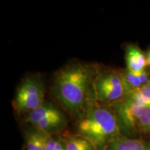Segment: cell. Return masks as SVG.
<instances>
[{
  "label": "cell",
  "instance_id": "cell-3",
  "mask_svg": "<svg viewBox=\"0 0 150 150\" xmlns=\"http://www.w3.org/2000/svg\"><path fill=\"white\" fill-rule=\"evenodd\" d=\"M93 91L95 102L107 106L120 102L130 92L122 72L113 70H105L97 74Z\"/></svg>",
  "mask_w": 150,
  "mask_h": 150
},
{
  "label": "cell",
  "instance_id": "cell-1",
  "mask_svg": "<svg viewBox=\"0 0 150 150\" xmlns=\"http://www.w3.org/2000/svg\"><path fill=\"white\" fill-rule=\"evenodd\" d=\"M97 74L91 65L79 61L65 65L54 74L52 93L72 117L79 119L95 101L93 85Z\"/></svg>",
  "mask_w": 150,
  "mask_h": 150
},
{
  "label": "cell",
  "instance_id": "cell-12",
  "mask_svg": "<svg viewBox=\"0 0 150 150\" xmlns=\"http://www.w3.org/2000/svg\"><path fill=\"white\" fill-rule=\"evenodd\" d=\"M125 98L140 106L150 104V80L140 88L131 91Z\"/></svg>",
  "mask_w": 150,
  "mask_h": 150
},
{
  "label": "cell",
  "instance_id": "cell-5",
  "mask_svg": "<svg viewBox=\"0 0 150 150\" xmlns=\"http://www.w3.org/2000/svg\"><path fill=\"white\" fill-rule=\"evenodd\" d=\"M110 106L117 117L122 136H131L138 132V120L144 108L143 106L125 98Z\"/></svg>",
  "mask_w": 150,
  "mask_h": 150
},
{
  "label": "cell",
  "instance_id": "cell-6",
  "mask_svg": "<svg viewBox=\"0 0 150 150\" xmlns=\"http://www.w3.org/2000/svg\"><path fill=\"white\" fill-rule=\"evenodd\" d=\"M126 70L132 72H140L146 70L147 66L146 54L136 45L127 47L125 54Z\"/></svg>",
  "mask_w": 150,
  "mask_h": 150
},
{
  "label": "cell",
  "instance_id": "cell-15",
  "mask_svg": "<svg viewBox=\"0 0 150 150\" xmlns=\"http://www.w3.org/2000/svg\"><path fill=\"white\" fill-rule=\"evenodd\" d=\"M146 54V58H147V65L150 67V49L147 52Z\"/></svg>",
  "mask_w": 150,
  "mask_h": 150
},
{
  "label": "cell",
  "instance_id": "cell-13",
  "mask_svg": "<svg viewBox=\"0 0 150 150\" xmlns=\"http://www.w3.org/2000/svg\"><path fill=\"white\" fill-rule=\"evenodd\" d=\"M138 131L141 134H150V104L144 106L139 117Z\"/></svg>",
  "mask_w": 150,
  "mask_h": 150
},
{
  "label": "cell",
  "instance_id": "cell-2",
  "mask_svg": "<svg viewBox=\"0 0 150 150\" xmlns=\"http://www.w3.org/2000/svg\"><path fill=\"white\" fill-rule=\"evenodd\" d=\"M77 134L89 140L96 150H106L110 142L122 136L111 106L95 101L78 119Z\"/></svg>",
  "mask_w": 150,
  "mask_h": 150
},
{
  "label": "cell",
  "instance_id": "cell-10",
  "mask_svg": "<svg viewBox=\"0 0 150 150\" xmlns=\"http://www.w3.org/2000/svg\"><path fill=\"white\" fill-rule=\"evenodd\" d=\"M66 150H96L93 144L79 134L66 133L62 136Z\"/></svg>",
  "mask_w": 150,
  "mask_h": 150
},
{
  "label": "cell",
  "instance_id": "cell-7",
  "mask_svg": "<svg viewBox=\"0 0 150 150\" xmlns=\"http://www.w3.org/2000/svg\"><path fill=\"white\" fill-rule=\"evenodd\" d=\"M61 112L62 110L59 108V107H57L55 104L45 101L38 108L25 115L24 122L31 124V125L33 126L39 122L42 121L46 118L57 115Z\"/></svg>",
  "mask_w": 150,
  "mask_h": 150
},
{
  "label": "cell",
  "instance_id": "cell-9",
  "mask_svg": "<svg viewBox=\"0 0 150 150\" xmlns=\"http://www.w3.org/2000/svg\"><path fill=\"white\" fill-rule=\"evenodd\" d=\"M53 135H50L33 127L25 135L26 150H45L48 140Z\"/></svg>",
  "mask_w": 150,
  "mask_h": 150
},
{
  "label": "cell",
  "instance_id": "cell-4",
  "mask_svg": "<svg viewBox=\"0 0 150 150\" xmlns=\"http://www.w3.org/2000/svg\"><path fill=\"white\" fill-rule=\"evenodd\" d=\"M45 87L42 78L29 75L20 82L14 97L13 107L18 115H27L45 102Z\"/></svg>",
  "mask_w": 150,
  "mask_h": 150
},
{
  "label": "cell",
  "instance_id": "cell-14",
  "mask_svg": "<svg viewBox=\"0 0 150 150\" xmlns=\"http://www.w3.org/2000/svg\"><path fill=\"white\" fill-rule=\"evenodd\" d=\"M45 150H66L62 136H52L47 143Z\"/></svg>",
  "mask_w": 150,
  "mask_h": 150
},
{
  "label": "cell",
  "instance_id": "cell-8",
  "mask_svg": "<svg viewBox=\"0 0 150 150\" xmlns=\"http://www.w3.org/2000/svg\"><path fill=\"white\" fill-rule=\"evenodd\" d=\"M106 150H150V146L142 139L121 136L110 142Z\"/></svg>",
  "mask_w": 150,
  "mask_h": 150
},
{
  "label": "cell",
  "instance_id": "cell-11",
  "mask_svg": "<svg viewBox=\"0 0 150 150\" xmlns=\"http://www.w3.org/2000/svg\"><path fill=\"white\" fill-rule=\"evenodd\" d=\"M122 72L130 92L140 88L150 80V74L147 70L140 72H132L125 70Z\"/></svg>",
  "mask_w": 150,
  "mask_h": 150
}]
</instances>
